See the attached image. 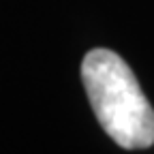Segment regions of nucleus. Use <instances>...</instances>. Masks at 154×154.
Returning <instances> with one entry per match:
<instances>
[{
  "instance_id": "f257e3e1",
  "label": "nucleus",
  "mask_w": 154,
  "mask_h": 154,
  "mask_svg": "<svg viewBox=\"0 0 154 154\" xmlns=\"http://www.w3.org/2000/svg\"><path fill=\"white\" fill-rule=\"evenodd\" d=\"M82 79L101 128L124 150L154 143V109L128 64L109 49H92L82 62Z\"/></svg>"
}]
</instances>
